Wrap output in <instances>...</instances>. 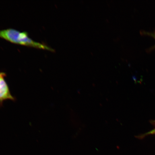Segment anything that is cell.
<instances>
[{
  "instance_id": "5",
  "label": "cell",
  "mask_w": 155,
  "mask_h": 155,
  "mask_svg": "<svg viewBox=\"0 0 155 155\" xmlns=\"http://www.w3.org/2000/svg\"><path fill=\"white\" fill-rule=\"evenodd\" d=\"M3 72H0V76H1V75L2 74Z\"/></svg>"
},
{
  "instance_id": "3",
  "label": "cell",
  "mask_w": 155,
  "mask_h": 155,
  "mask_svg": "<svg viewBox=\"0 0 155 155\" xmlns=\"http://www.w3.org/2000/svg\"><path fill=\"white\" fill-rule=\"evenodd\" d=\"M148 134H155V129L151 131L150 133H149Z\"/></svg>"
},
{
  "instance_id": "1",
  "label": "cell",
  "mask_w": 155,
  "mask_h": 155,
  "mask_svg": "<svg viewBox=\"0 0 155 155\" xmlns=\"http://www.w3.org/2000/svg\"><path fill=\"white\" fill-rule=\"evenodd\" d=\"M0 38L11 43L48 51L54 50L46 45L35 41L28 36V32H21L13 28L0 30Z\"/></svg>"
},
{
  "instance_id": "2",
  "label": "cell",
  "mask_w": 155,
  "mask_h": 155,
  "mask_svg": "<svg viewBox=\"0 0 155 155\" xmlns=\"http://www.w3.org/2000/svg\"><path fill=\"white\" fill-rule=\"evenodd\" d=\"M6 74L3 72L0 76V106H2L3 102L7 100L14 101L15 98L12 94L5 77Z\"/></svg>"
},
{
  "instance_id": "4",
  "label": "cell",
  "mask_w": 155,
  "mask_h": 155,
  "mask_svg": "<svg viewBox=\"0 0 155 155\" xmlns=\"http://www.w3.org/2000/svg\"><path fill=\"white\" fill-rule=\"evenodd\" d=\"M149 35H150L152 36L153 38H154L155 39V34H149Z\"/></svg>"
}]
</instances>
